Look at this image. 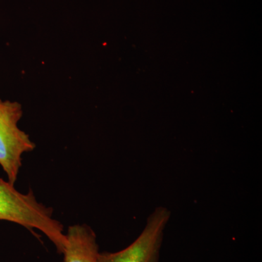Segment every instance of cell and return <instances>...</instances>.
<instances>
[{
	"mask_svg": "<svg viewBox=\"0 0 262 262\" xmlns=\"http://www.w3.org/2000/svg\"><path fill=\"white\" fill-rule=\"evenodd\" d=\"M53 208L38 202L32 190L27 194L18 192L13 184L0 177V221L17 224L32 232L37 229L62 254L67 235L63 233V226L53 219Z\"/></svg>",
	"mask_w": 262,
	"mask_h": 262,
	"instance_id": "obj_1",
	"label": "cell"
},
{
	"mask_svg": "<svg viewBox=\"0 0 262 262\" xmlns=\"http://www.w3.org/2000/svg\"><path fill=\"white\" fill-rule=\"evenodd\" d=\"M23 116L20 103L0 98V166L14 185L22 165V155L35 149L28 134L18 124Z\"/></svg>",
	"mask_w": 262,
	"mask_h": 262,
	"instance_id": "obj_2",
	"label": "cell"
},
{
	"mask_svg": "<svg viewBox=\"0 0 262 262\" xmlns=\"http://www.w3.org/2000/svg\"><path fill=\"white\" fill-rule=\"evenodd\" d=\"M171 217L166 207L159 206L150 213L142 232L127 247L116 252L103 251L99 262H159L164 234Z\"/></svg>",
	"mask_w": 262,
	"mask_h": 262,
	"instance_id": "obj_3",
	"label": "cell"
},
{
	"mask_svg": "<svg viewBox=\"0 0 262 262\" xmlns=\"http://www.w3.org/2000/svg\"><path fill=\"white\" fill-rule=\"evenodd\" d=\"M67 242L62 262H99L97 237L93 229L86 225L69 227Z\"/></svg>",
	"mask_w": 262,
	"mask_h": 262,
	"instance_id": "obj_4",
	"label": "cell"
}]
</instances>
